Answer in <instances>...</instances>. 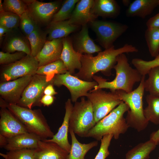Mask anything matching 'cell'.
<instances>
[{"mask_svg":"<svg viewBox=\"0 0 159 159\" xmlns=\"http://www.w3.org/2000/svg\"><path fill=\"white\" fill-rule=\"evenodd\" d=\"M134 46L127 44L122 47L115 49L114 46L98 53L95 56L92 54H82L81 61L82 67L74 76L82 80L92 81L95 74L101 72L105 75L110 76L111 70L117 63L118 55L123 53L137 52Z\"/></svg>","mask_w":159,"mask_h":159,"instance_id":"6da1fadb","label":"cell"},{"mask_svg":"<svg viewBox=\"0 0 159 159\" xmlns=\"http://www.w3.org/2000/svg\"><path fill=\"white\" fill-rule=\"evenodd\" d=\"M113 68L116 72V77L112 81L108 82L102 77L94 75L93 79L97 83L93 90L107 89L111 91L121 90L126 92L132 91L135 84L140 82L142 75L136 69L132 68L129 64L125 53L118 56L117 63Z\"/></svg>","mask_w":159,"mask_h":159,"instance_id":"7a4b0ae2","label":"cell"},{"mask_svg":"<svg viewBox=\"0 0 159 159\" xmlns=\"http://www.w3.org/2000/svg\"><path fill=\"white\" fill-rule=\"evenodd\" d=\"M129 110L128 105L122 102L108 115L96 123L89 132L86 137L100 141L105 135L111 134L115 140L125 133L129 127L124 114Z\"/></svg>","mask_w":159,"mask_h":159,"instance_id":"3957f363","label":"cell"},{"mask_svg":"<svg viewBox=\"0 0 159 159\" xmlns=\"http://www.w3.org/2000/svg\"><path fill=\"white\" fill-rule=\"evenodd\" d=\"M145 76H142L138 87L130 92L116 90L120 100L127 104L129 108L125 118L128 125L138 132L144 130L149 122L144 115L143 107Z\"/></svg>","mask_w":159,"mask_h":159,"instance_id":"277c9868","label":"cell"},{"mask_svg":"<svg viewBox=\"0 0 159 159\" xmlns=\"http://www.w3.org/2000/svg\"><path fill=\"white\" fill-rule=\"evenodd\" d=\"M7 108L21 122L28 132L38 136L42 140L53 137L54 134L40 110H32L13 104H8Z\"/></svg>","mask_w":159,"mask_h":159,"instance_id":"5b68a950","label":"cell"},{"mask_svg":"<svg viewBox=\"0 0 159 159\" xmlns=\"http://www.w3.org/2000/svg\"><path fill=\"white\" fill-rule=\"evenodd\" d=\"M96 124L90 102L84 97L76 102L72 108L69 119V129L81 137H86Z\"/></svg>","mask_w":159,"mask_h":159,"instance_id":"8992f818","label":"cell"},{"mask_svg":"<svg viewBox=\"0 0 159 159\" xmlns=\"http://www.w3.org/2000/svg\"><path fill=\"white\" fill-rule=\"evenodd\" d=\"M86 97L92 105L96 123L122 102L120 99L117 90L107 92L102 89L92 90L88 93Z\"/></svg>","mask_w":159,"mask_h":159,"instance_id":"52a82bcc","label":"cell"},{"mask_svg":"<svg viewBox=\"0 0 159 159\" xmlns=\"http://www.w3.org/2000/svg\"><path fill=\"white\" fill-rule=\"evenodd\" d=\"M90 25L100 44L105 49L114 46V42L128 28L124 24L101 20H95L90 22Z\"/></svg>","mask_w":159,"mask_h":159,"instance_id":"ba28073f","label":"cell"},{"mask_svg":"<svg viewBox=\"0 0 159 159\" xmlns=\"http://www.w3.org/2000/svg\"><path fill=\"white\" fill-rule=\"evenodd\" d=\"M52 84L57 87L64 85L67 87L70 93L71 101L74 103L79 97H86L88 92L98 85L95 81L88 82L80 79L68 71L56 75Z\"/></svg>","mask_w":159,"mask_h":159,"instance_id":"9c48e42d","label":"cell"},{"mask_svg":"<svg viewBox=\"0 0 159 159\" xmlns=\"http://www.w3.org/2000/svg\"><path fill=\"white\" fill-rule=\"evenodd\" d=\"M39 67L38 62L31 54L26 55L21 59L8 64L4 68L1 74L2 82L14 80L27 75L36 74Z\"/></svg>","mask_w":159,"mask_h":159,"instance_id":"30bf717a","label":"cell"},{"mask_svg":"<svg viewBox=\"0 0 159 159\" xmlns=\"http://www.w3.org/2000/svg\"><path fill=\"white\" fill-rule=\"evenodd\" d=\"M52 81H49L44 75L37 74L33 75L16 105L32 109L35 105L40 103L44 89L48 85L52 84Z\"/></svg>","mask_w":159,"mask_h":159,"instance_id":"8fae6325","label":"cell"},{"mask_svg":"<svg viewBox=\"0 0 159 159\" xmlns=\"http://www.w3.org/2000/svg\"><path fill=\"white\" fill-rule=\"evenodd\" d=\"M28 10L37 23L46 24L50 22L59 9V1L44 2L36 0H23Z\"/></svg>","mask_w":159,"mask_h":159,"instance_id":"7c38bea8","label":"cell"},{"mask_svg":"<svg viewBox=\"0 0 159 159\" xmlns=\"http://www.w3.org/2000/svg\"><path fill=\"white\" fill-rule=\"evenodd\" d=\"M33 76L27 75L0 84V94L7 103L17 104Z\"/></svg>","mask_w":159,"mask_h":159,"instance_id":"4fadbf2b","label":"cell"},{"mask_svg":"<svg viewBox=\"0 0 159 159\" xmlns=\"http://www.w3.org/2000/svg\"><path fill=\"white\" fill-rule=\"evenodd\" d=\"M0 134L7 138L28 132L19 119L7 108L0 111Z\"/></svg>","mask_w":159,"mask_h":159,"instance_id":"5bb4252c","label":"cell"},{"mask_svg":"<svg viewBox=\"0 0 159 159\" xmlns=\"http://www.w3.org/2000/svg\"><path fill=\"white\" fill-rule=\"evenodd\" d=\"M62 49V38L47 41L35 57L39 67L60 59Z\"/></svg>","mask_w":159,"mask_h":159,"instance_id":"9a60e30c","label":"cell"},{"mask_svg":"<svg viewBox=\"0 0 159 159\" xmlns=\"http://www.w3.org/2000/svg\"><path fill=\"white\" fill-rule=\"evenodd\" d=\"M69 153L54 142L40 140L35 149V159H68Z\"/></svg>","mask_w":159,"mask_h":159,"instance_id":"2e32d148","label":"cell"},{"mask_svg":"<svg viewBox=\"0 0 159 159\" xmlns=\"http://www.w3.org/2000/svg\"><path fill=\"white\" fill-rule=\"evenodd\" d=\"M63 49L60 57L71 74L75 72L76 69L79 70L82 67L81 61L82 54L74 50L72 42L69 38H62Z\"/></svg>","mask_w":159,"mask_h":159,"instance_id":"e0dca14e","label":"cell"},{"mask_svg":"<svg viewBox=\"0 0 159 159\" xmlns=\"http://www.w3.org/2000/svg\"><path fill=\"white\" fill-rule=\"evenodd\" d=\"M93 0H81L77 2L70 18L68 20L72 24L79 26L87 24L97 18L93 14L91 9L94 3Z\"/></svg>","mask_w":159,"mask_h":159,"instance_id":"ac0fdd59","label":"cell"},{"mask_svg":"<svg viewBox=\"0 0 159 159\" xmlns=\"http://www.w3.org/2000/svg\"><path fill=\"white\" fill-rule=\"evenodd\" d=\"M71 99H69L65 103V114L61 126L57 132L50 139L44 140L47 141L56 143L69 153L71 147L68 138L69 130V119L73 105Z\"/></svg>","mask_w":159,"mask_h":159,"instance_id":"d6986e66","label":"cell"},{"mask_svg":"<svg viewBox=\"0 0 159 159\" xmlns=\"http://www.w3.org/2000/svg\"><path fill=\"white\" fill-rule=\"evenodd\" d=\"M41 138L33 133L27 132L8 138L4 148L8 151L24 149H35Z\"/></svg>","mask_w":159,"mask_h":159,"instance_id":"ffe728a7","label":"cell"},{"mask_svg":"<svg viewBox=\"0 0 159 159\" xmlns=\"http://www.w3.org/2000/svg\"><path fill=\"white\" fill-rule=\"evenodd\" d=\"M74 45L76 51L82 54L84 53L91 54L102 51L101 48L90 37L87 24L82 26L81 29L75 37Z\"/></svg>","mask_w":159,"mask_h":159,"instance_id":"44dd1931","label":"cell"},{"mask_svg":"<svg viewBox=\"0 0 159 159\" xmlns=\"http://www.w3.org/2000/svg\"><path fill=\"white\" fill-rule=\"evenodd\" d=\"M158 5V0H135L126 11L127 17H138L143 19L151 14Z\"/></svg>","mask_w":159,"mask_h":159,"instance_id":"7402d4cb","label":"cell"},{"mask_svg":"<svg viewBox=\"0 0 159 159\" xmlns=\"http://www.w3.org/2000/svg\"><path fill=\"white\" fill-rule=\"evenodd\" d=\"M92 13L97 17L115 18L120 14V8L114 0H94L91 9Z\"/></svg>","mask_w":159,"mask_h":159,"instance_id":"603a6c76","label":"cell"},{"mask_svg":"<svg viewBox=\"0 0 159 159\" xmlns=\"http://www.w3.org/2000/svg\"><path fill=\"white\" fill-rule=\"evenodd\" d=\"M79 26L70 24L68 20L50 24L48 31V41L63 38L76 31Z\"/></svg>","mask_w":159,"mask_h":159,"instance_id":"cb8c5ba5","label":"cell"},{"mask_svg":"<svg viewBox=\"0 0 159 159\" xmlns=\"http://www.w3.org/2000/svg\"><path fill=\"white\" fill-rule=\"evenodd\" d=\"M69 131L71 138V144L68 159H85V156L88 152L98 145L97 141L82 143L77 140L72 130L69 129Z\"/></svg>","mask_w":159,"mask_h":159,"instance_id":"d4e9b609","label":"cell"},{"mask_svg":"<svg viewBox=\"0 0 159 159\" xmlns=\"http://www.w3.org/2000/svg\"><path fill=\"white\" fill-rule=\"evenodd\" d=\"M158 145L150 139L139 143L127 152L126 154V159H148L150 154Z\"/></svg>","mask_w":159,"mask_h":159,"instance_id":"484cf974","label":"cell"},{"mask_svg":"<svg viewBox=\"0 0 159 159\" xmlns=\"http://www.w3.org/2000/svg\"><path fill=\"white\" fill-rule=\"evenodd\" d=\"M145 98L148 106L143 110L145 118L149 122L159 125V95L149 94Z\"/></svg>","mask_w":159,"mask_h":159,"instance_id":"4316f807","label":"cell"},{"mask_svg":"<svg viewBox=\"0 0 159 159\" xmlns=\"http://www.w3.org/2000/svg\"><path fill=\"white\" fill-rule=\"evenodd\" d=\"M67 71L64 63L60 59L39 67L36 74L45 76L49 81H52L56 75L64 74Z\"/></svg>","mask_w":159,"mask_h":159,"instance_id":"83f0119b","label":"cell"},{"mask_svg":"<svg viewBox=\"0 0 159 159\" xmlns=\"http://www.w3.org/2000/svg\"><path fill=\"white\" fill-rule=\"evenodd\" d=\"M4 48L7 52L12 53L17 51L23 52L27 55L31 54L30 47L27 42L21 37L17 35L8 38Z\"/></svg>","mask_w":159,"mask_h":159,"instance_id":"f1b7e54d","label":"cell"},{"mask_svg":"<svg viewBox=\"0 0 159 159\" xmlns=\"http://www.w3.org/2000/svg\"><path fill=\"white\" fill-rule=\"evenodd\" d=\"M27 38L30 43L31 54L35 57L47 41L46 34L38 27Z\"/></svg>","mask_w":159,"mask_h":159,"instance_id":"f546056e","label":"cell"},{"mask_svg":"<svg viewBox=\"0 0 159 159\" xmlns=\"http://www.w3.org/2000/svg\"><path fill=\"white\" fill-rule=\"evenodd\" d=\"M145 37L150 55L156 57L159 54V28H147Z\"/></svg>","mask_w":159,"mask_h":159,"instance_id":"4dcf8cb0","label":"cell"},{"mask_svg":"<svg viewBox=\"0 0 159 159\" xmlns=\"http://www.w3.org/2000/svg\"><path fill=\"white\" fill-rule=\"evenodd\" d=\"M79 1H65L60 8L53 16L50 24L68 20Z\"/></svg>","mask_w":159,"mask_h":159,"instance_id":"1f68e13d","label":"cell"},{"mask_svg":"<svg viewBox=\"0 0 159 159\" xmlns=\"http://www.w3.org/2000/svg\"><path fill=\"white\" fill-rule=\"evenodd\" d=\"M144 82L145 90L153 95H159V66L151 69Z\"/></svg>","mask_w":159,"mask_h":159,"instance_id":"d6a6232c","label":"cell"},{"mask_svg":"<svg viewBox=\"0 0 159 159\" xmlns=\"http://www.w3.org/2000/svg\"><path fill=\"white\" fill-rule=\"evenodd\" d=\"M131 63L142 76H145L151 69L159 66V54L151 60L146 61L135 58L132 60Z\"/></svg>","mask_w":159,"mask_h":159,"instance_id":"836d02e7","label":"cell"},{"mask_svg":"<svg viewBox=\"0 0 159 159\" xmlns=\"http://www.w3.org/2000/svg\"><path fill=\"white\" fill-rule=\"evenodd\" d=\"M19 25L22 32L27 37L38 27L37 22L28 9L20 16Z\"/></svg>","mask_w":159,"mask_h":159,"instance_id":"e575fe53","label":"cell"},{"mask_svg":"<svg viewBox=\"0 0 159 159\" xmlns=\"http://www.w3.org/2000/svg\"><path fill=\"white\" fill-rule=\"evenodd\" d=\"M4 11L16 14L20 16L28 9L23 0H4L2 3Z\"/></svg>","mask_w":159,"mask_h":159,"instance_id":"d590c367","label":"cell"},{"mask_svg":"<svg viewBox=\"0 0 159 159\" xmlns=\"http://www.w3.org/2000/svg\"><path fill=\"white\" fill-rule=\"evenodd\" d=\"M4 159H35V149H24L9 151L0 153Z\"/></svg>","mask_w":159,"mask_h":159,"instance_id":"8d00e7d4","label":"cell"},{"mask_svg":"<svg viewBox=\"0 0 159 159\" xmlns=\"http://www.w3.org/2000/svg\"><path fill=\"white\" fill-rule=\"evenodd\" d=\"M20 16L14 13L4 11L0 13V25L11 30L19 24Z\"/></svg>","mask_w":159,"mask_h":159,"instance_id":"74e56055","label":"cell"},{"mask_svg":"<svg viewBox=\"0 0 159 159\" xmlns=\"http://www.w3.org/2000/svg\"><path fill=\"white\" fill-rule=\"evenodd\" d=\"M113 135L108 134L104 136L100 140L101 144L99 150L94 159H106L110 154L109 147Z\"/></svg>","mask_w":159,"mask_h":159,"instance_id":"f35d334b","label":"cell"},{"mask_svg":"<svg viewBox=\"0 0 159 159\" xmlns=\"http://www.w3.org/2000/svg\"><path fill=\"white\" fill-rule=\"evenodd\" d=\"M27 54L22 52L14 53L0 52V64H9L16 62L24 57Z\"/></svg>","mask_w":159,"mask_h":159,"instance_id":"ab89813d","label":"cell"},{"mask_svg":"<svg viewBox=\"0 0 159 159\" xmlns=\"http://www.w3.org/2000/svg\"><path fill=\"white\" fill-rule=\"evenodd\" d=\"M146 24L147 28H159V12L148 20Z\"/></svg>","mask_w":159,"mask_h":159,"instance_id":"60d3db41","label":"cell"},{"mask_svg":"<svg viewBox=\"0 0 159 159\" xmlns=\"http://www.w3.org/2000/svg\"><path fill=\"white\" fill-rule=\"evenodd\" d=\"M54 100L53 96L44 95L41 98L40 102L44 106H48L53 103Z\"/></svg>","mask_w":159,"mask_h":159,"instance_id":"b9f144b4","label":"cell"},{"mask_svg":"<svg viewBox=\"0 0 159 159\" xmlns=\"http://www.w3.org/2000/svg\"><path fill=\"white\" fill-rule=\"evenodd\" d=\"M44 95L53 96L57 94L53 86V85L50 84L48 85L45 88L44 92Z\"/></svg>","mask_w":159,"mask_h":159,"instance_id":"7bdbcfd3","label":"cell"},{"mask_svg":"<svg viewBox=\"0 0 159 159\" xmlns=\"http://www.w3.org/2000/svg\"><path fill=\"white\" fill-rule=\"evenodd\" d=\"M150 139L155 142L158 144L159 143V129L152 132L150 135Z\"/></svg>","mask_w":159,"mask_h":159,"instance_id":"ee69618b","label":"cell"},{"mask_svg":"<svg viewBox=\"0 0 159 159\" xmlns=\"http://www.w3.org/2000/svg\"><path fill=\"white\" fill-rule=\"evenodd\" d=\"M8 142V138L0 134V147L2 148L6 145Z\"/></svg>","mask_w":159,"mask_h":159,"instance_id":"f6af8a7d","label":"cell"},{"mask_svg":"<svg viewBox=\"0 0 159 159\" xmlns=\"http://www.w3.org/2000/svg\"><path fill=\"white\" fill-rule=\"evenodd\" d=\"M11 30L9 29L6 28L0 25V40L1 41L2 37L5 33L9 32Z\"/></svg>","mask_w":159,"mask_h":159,"instance_id":"bcb514c9","label":"cell"},{"mask_svg":"<svg viewBox=\"0 0 159 159\" xmlns=\"http://www.w3.org/2000/svg\"><path fill=\"white\" fill-rule=\"evenodd\" d=\"M122 3L124 5L126 6H127L128 7L131 4L130 0H122Z\"/></svg>","mask_w":159,"mask_h":159,"instance_id":"7dc6e473","label":"cell"},{"mask_svg":"<svg viewBox=\"0 0 159 159\" xmlns=\"http://www.w3.org/2000/svg\"><path fill=\"white\" fill-rule=\"evenodd\" d=\"M4 11V9L3 4L1 0H0V13H2Z\"/></svg>","mask_w":159,"mask_h":159,"instance_id":"c3c4849f","label":"cell"},{"mask_svg":"<svg viewBox=\"0 0 159 159\" xmlns=\"http://www.w3.org/2000/svg\"><path fill=\"white\" fill-rule=\"evenodd\" d=\"M158 6L159 7V0H158Z\"/></svg>","mask_w":159,"mask_h":159,"instance_id":"681fc988","label":"cell"}]
</instances>
